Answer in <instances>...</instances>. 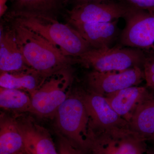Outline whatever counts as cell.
I'll return each instance as SVG.
<instances>
[{
	"label": "cell",
	"instance_id": "cell-1",
	"mask_svg": "<svg viewBox=\"0 0 154 154\" xmlns=\"http://www.w3.org/2000/svg\"><path fill=\"white\" fill-rule=\"evenodd\" d=\"M3 17L14 29L19 49L30 68L47 77L75 63L74 58L64 55L38 33L12 19Z\"/></svg>",
	"mask_w": 154,
	"mask_h": 154
},
{
	"label": "cell",
	"instance_id": "cell-2",
	"mask_svg": "<svg viewBox=\"0 0 154 154\" xmlns=\"http://www.w3.org/2000/svg\"><path fill=\"white\" fill-rule=\"evenodd\" d=\"M46 39L64 55L77 57L91 49L77 30L57 19L24 13L8 12L4 15Z\"/></svg>",
	"mask_w": 154,
	"mask_h": 154
},
{
	"label": "cell",
	"instance_id": "cell-3",
	"mask_svg": "<svg viewBox=\"0 0 154 154\" xmlns=\"http://www.w3.org/2000/svg\"><path fill=\"white\" fill-rule=\"evenodd\" d=\"M54 117L60 135L83 152H88L92 131L81 94H71Z\"/></svg>",
	"mask_w": 154,
	"mask_h": 154
},
{
	"label": "cell",
	"instance_id": "cell-4",
	"mask_svg": "<svg viewBox=\"0 0 154 154\" xmlns=\"http://www.w3.org/2000/svg\"><path fill=\"white\" fill-rule=\"evenodd\" d=\"M73 81L70 67L46 77L30 96L31 113L39 117L54 116L59 107L70 95Z\"/></svg>",
	"mask_w": 154,
	"mask_h": 154
},
{
	"label": "cell",
	"instance_id": "cell-5",
	"mask_svg": "<svg viewBox=\"0 0 154 154\" xmlns=\"http://www.w3.org/2000/svg\"><path fill=\"white\" fill-rule=\"evenodd\" d=\"M91 129V154H146V140L129 127Z\"/></svg>",
	"mask_w": 154,
	"mask_h": 154
},
{
	"label": "cell",
	"instance_id": "cell-6",
	"mask_svg": "<svg viewBox=\"0 0 154 154\" xmlns=\"http://www.w3.org/2000/svg\"><path fill=\"white\" fill-rule=\"evenodd\" d=\"M145 53L140 50L120 47L105 49L91 48L82 55L74 57L76 63L94 71L106 72L121 71L143 65Z\"/></svg>",
	"mask_w": 154,
	"mask_h": 154
},
{
	"label": "cell",
	"instance_id": "cell-7",
	"mask_svg": "<svg viewBox=\"0 0 154 154\" xmlns=\"http://www.w3.org/2000/svg\"><path fill=\"white\" fill-rule=\"evenodd\" d=\"M125 27L121 35L123 45L154 54V15L128 6L124 17Z\"/></svg>",
	"mask_w": 154,
	"mask_h": 154
},
{
	"label": "cell",
	"instance_id": "cell-8",
	"mask_svg": "<svg viewBox=\"0 0 154 154\" xmlns=\"http://www.w3.org/2000/svg\"><path fill=\"white\" fill-rule=\"evenodd\" d=\"M128 6L120 2L107 0L101 2L87 3L74 6L66 10L67 24L107 22L124 18Z\"/></svg>",
	"mask_w": 154,
	"mask_h": 154
},
{
	"label": "cell",
	"instance_id": "cell-9",
	"mask_svg": "<svg viewBox=\"0 0 154 154\" xmlns=\"http://www.w3.org/2000/svg\"><path fill=\"white\" fill-rule=\"evenodd\" d=\"M145 80L143 70L140 66L121 71H93L87 75L90 91L103 96L122 89L137 86Z\"/></svg>",
	"mask_w": 154,
	"mask_h": 154
},
{
	"label": "cell",
	"instance_id": "cell-10",
	"mask_svg": "<svg viewBox=\"0 0 154 154\" xmlns=\"http://www.w3.org/2000/svg\"><path fill=\"white\" fill-rule=\"evenodd\" d=\"M81 94L90 119L91 128H130L129 123L115 112L105 96L90 90Z\"/></svg>",
	"mask_w": 154,
	"mask_h": 154
},
{
	"label": "cell",
	"instance_id": "cell-11",
	"mask_svg": "<svg viewBox=\"0 0 154 154\" xmlns=\"http://www.w3.org/2000/svg\"><path fill=\"white\" fill-rule=\"evenodd\" d=\"M15 119L27 154H59L49 131L32 117L17 114Z\"/></svg>",
	"mask_w": 154,
	"mask_h": 154
},
{
	"label": "cell",
	"instance_id": "cell-12",
	"mask_svg": "<svg viewBox=\"0 0 154 154\" xmlns=\"http://www.w3.org/2000/svg\"><path fill=\"white\" fill-rule=\"evenodd\" d=\"M3 22L1 25V72L18 71L29 68L18 46L14 29L8 22L5 20Z\"/></svg>",
	"mask_w": 154,
	"mask_h": 154
},
{
	"label": "cell",
	"instance_id": "cell-13",
	"mask_svg": "<svg viewBox=\"0 0 154 154\" xmlns=\"http://www.w3.org/2000/svg\"><path fill=\"white\" fill-rule=\"evenodd\" d=\"M118 20L107 22L74 23L69 25L75 28L90 45L96 49L110 48L118 33Z\"/></svg>",
	"mask_w": 154,
	"mask_h": 154
},
{
	"label": "cell",
	"instance_id": "cell-14",
	"mask_svg": "<svg viewBox=\"0 0 154 154\" xmlns=\"http://www.w3.org/2000/svg\"><path fill=\"white\" fill-rule=\"evenodd\" d=\"M150 94L146 88L135 86L105 96L116 112L129 123L138 105Z\"/></svg>",
	"mask_w": 154,
	"mask_h": 154
},
{
	"label": "cell",
	"instance_id": "cell-15",
	"mask_svg": "<svg viewBox=\"0 0 154 154\" xmlns=\"http://www.w3.org/2000/svg\"><path fill=\"white\" fill-rule=\"evenodd\" d=\"M8 11L39 15L57 19L70 0H11Z\"/></svg>",
	"mask_w": 154,
	"mask_h": 154
},
{
	"label": "cell",
	"instance_id": "cell-16",
	"mask_svg": "<svg viewBox=\"0 0 154 154\" xmlns=\"http://www.w3.org/2000/svg\"><path fill=\"white\" fill-rule=\"evenodd\" d=\"M0 154H27L15 116L5 113L0 117Z\"/></svg>",
	"mask_w": 154,
	"mask_h": 154
},
{
	"label": "cell",
	"instance_id": "cell-17",
	"mask_svg": "<svg viewBox=\"0 0 154 154\" xmlns=\"http://www.w3.org/2000/svg\"><path fill=\"white\" fill-rule=\"evenodd\" d=\"M45 78L29 67L18 71L1 72L0 87L21 90L31 96Z\"/></svg>",
	"mask_w": 154,
	"mask_h": 154
},
{
	"label": "cell",
	"instance_id": "cell-18",
	"mask_svg": "<svg viewBox=\"0 0 154 154\" xmlns=\"http://www.w3.org/2000/svg\"><path fill=\"white\" fill-rule=\"evenodd\" d=\"M129 127L146 140L154 134V96L151 94L135 109L129 122Z\"/></svg>",
	"mask_w": 154,
	"mask_h": 154
},
{
	"label": "cell",
	"instance_id": "cell-19",
	"mask_svg": "<svg viewBox=\"0 0 154 154\" xmlns=\"http://www.w3.org/2000/svg\"><path fill=\"white\" fill-rule=\"evenodd\" d=\"M0 107L16 113H31V96L25 91L0 87Z\"/></svg>",
	"mask_w": 154,
	"mask_h": 154
},
{
	"label": "cell",
	"instance_id": "cell-20",
	"mask_svg": "<svg viewBox=\"0 0 154 154\" xmlns=\"http://www.w3.org/2000/svg\"><path fill=\"white\" fill-rule=\"evenodd\" d=\"M143 66L146 85L154 91V54L146 56Z\"/></svg>",
	"mask_w": 154,
	"mask_h": 154
},
{
	"label": "cell",
	"instance_id": "cell-21",
	"mask_svg": "<svg viewBox=\"0 0 154 154\" xmlns=\"http://www.w3.org/2000/svg\"><path fill=\"white\" fill-rule=\"evenodd\" d=\"M58 151L59 154H85L82 150L61 135L59 140Z\"/></svg>",
	"mask_w": 154,
	"mask_h": 154
},
{
	"label": "cell",
	"instance_id": "cell-22",
	"mask_svg": "<svg viewBox=\"0 0 154 154\" xmlns=\"http://www.w3.org/2000/svg\"><path fill=\"white\" fill-rule=\"evenodd\" d=\"M127 5L145 11L154 9V0H116Z\"/></svg>",
	"mask_w": 154,
	"mask_h": 154
},
{
	"label": "cell",
	"instance_id": "cell-23",
	"mask_svg": "<svg viewBox=\"0 0 154 154\" xmlns=\"http://www.w3.org/2000/svg\"><path fill=\"white\" fill-rule=\"evenodd\" d=\"M8 0H0V17L2 18L8 11L7 3Z\"/></svg>",
	"mask_w": 154,
	"mask_h": 154
},
{
	"label": "cell",
	"instance_id": "cell-24",
	"mask_svg": "<svg viewBox=\"0 0 154 154\" xmlns=\"http://www.w3.org/2000/svg\"><path fill=\"white\" fill-rule=\"evenodd\" d=\"M106 1L107 0H70V2L73 3L74 6H75L87 3L101 2Z\"/></svg>",
	"mask_w": 154,
	"mask_h": 154
},
{
	"label": "cell",
	"instance_id": "cell-25",
	"mask_svg": "<svg viewBox=\"0 0 154 154\" xmlns=\"http://www.w3.org/2000/svg\"><path fill=\"white\" fill-rule=\"evenodd\" d=\"M146 154H154V147L150 150H147Z\"/></svg>",
	"mask_w": 154,
	"mask_h": 154
},
{
	"label": "cell",
	"instance_id": "cell-26",
	"mask_svg": "<svg viewBox=\"0 0 154 154\" xmlns=\"http://www.w3.org/2000/svg\"><path fill=\"white\" fill-rule=\"evenodd\" d=\"M149 140L152 141L154 143V134H153V135L149 139Z\"/></svg>",
	"mask_w": 154,
	"mask_h": 154
},
{
	"label": "cell",
	"instance_id": "cell-27",
	"mask_svg": "<svg viewBox=\"0 0 154 154\" xmlns=\"http://www.w3.org/2000/svg\"><path fill=\"white\" fill-rule=\"evenodd\" d=\"M149 12H151L152 14H153L154 15V9H153V10H150V11H149Z\"/></svg>",
	"mask_w": 154,
	"mask_h": 154
},
{
	"label": "cell",
	"instance_id": "cell-28",
	"mask_svg": "<svg viewBox=\"0 0 154 154\" xmlns=\"http://www.w3.org/2000/svg\"></svg>",
	"mask_w": 154,
	"mask_h": 154
}]
</instances>
